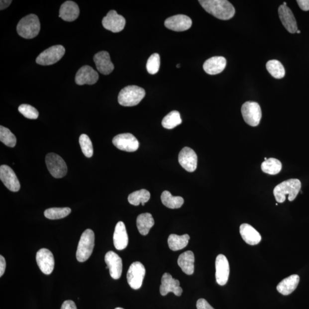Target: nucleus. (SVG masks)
<instances>
[{"label": "nucleus", "instance_id": "f257e3e1", "mask_svg": "<svg viewBox=\"0 0 309 309\" xmlns=\"http://www.w3.org/2000/svg\"><path fill=\"white\" fill-rule=\"evenodd\" d=\"M199 2L207 12L220 20H230L234 16V7L226 0H200Z\"/></svg>", "mask_w": 309, "mask_h": 309}, {"label": "nucleus", "instance_id": "f03ea898", "mask_svg": "<svg viewBox=\"0 0 309 309\" xmlns=\"http://www.w3.org/2000/svg\"><path fill=\"white\" fill-rule=\"evenodd\" d=\"M301 188V183L299 179H291L284 181L274 188L273 193L278 203H283L286 200V196L289 195V201H293L299 193Z\"/></svg>", "mask_w": 309, "mask_h": 309}, {"label": "nucleus", "instance_id": "7ed1b4c3", "mask_svg": "<svg viewBox=\"0 0 309 309\" xmlns=\"http://www.w3.org/2000/svg\"><path fill=\"white\" fill-rule=\"evenodd\" d=\"M40 31V22L36 14H30L21 19L17 26L19 35L25 39H32Z\"/></svg>", "mask_w": 309, "mask_h": 309}, {"label": "nucleus", "instance_id": "20e7f679", "mask_svg": "<svg viewBox=\"0 0 309 309\" xmlns=\"http://www.w3.org/2000/svg\"><path fill=\"white\" fill-rule=\"evenodd\" d=\"M146 92L142 88L136 86H129L122 89L118 96V102L121 105L133 106L142 101Z\"/></svg>", "mask_w": 309, "mask_h": 309}, {"label": "nucleus", "instance_id": "39448f33", "mask_svg": "<svg viewBox=\"0 0 309 309\" xmlns=\"http://www.w3.org/2000/svg\"><path fill=\"white\" fill-rule=\"evenodd\" d=\"M95 246V234L91 229L83 232L76 251V258L80 262H86L91 257Z\"/></svg>", "mask_w": 309, "mask_h": 309}, {"label": "nucleus", "instance_id": "423d86ee", "mask_svg": "<svg viewBox=\"0 0 309 309\" xmlns=\"http://www.w3.org/2000/svg\"><path fill=\"white\" fill-rule=\"evenodd\" d=\"M65 52L66 49L63 45L52 46L41 53L37 57L36 62L41 66H51L62 59Z\"/></svg>", "mask_w": 309, "mask_h": 309}, {"label": "nucleus", "instance_id": "0eeeda50", "mask_svg": "<svg viewBox=\"0 0 309 309\" xmlns=\"http://www.w3.org/2000/svg\"><path fill=\"white\" fill-rule=\"evenodd\" d=\"M241 112L244 120L252 127L258 125L262 118V110L258 103L247 102L242 105Z\"/></svg>", "mask_w": 309, "mask_h": 309}, {"label": "nucleus", "instance_id": "6e6552de", "mask_svg": "<svg viewBox=\"0 0 309 309\" xmlns=\"http://www.w3.org/2000/svg\"><path fill=\"white\" fill-rule=\"evenodd\" d=\"M46 165L53 177L62 178L67 173V166L64 159L59 155L49 153L46 156Z\"/></svg>", "mask_w": 309, "mask_h": 309}, {"label": "nucleus", "instance_id": "1a4fd4ad", "mask_svg": "<svg viewBox=\"0 0 309 309\" xmlns=\"http://www.w3.org/2000/svg\"><path fill=\"white\" fill-rule=\"evenodd\" d=\"M146 275V269L140 262L132 263L127 274V282L130 287L135 290L141 288Z\"/></svg>", "mask_w": 309, "mask_h": 309}, {"label": "nucleus", "instance_id": "9d476101", "mask_svg": "<svg viewBox=\"0 0 309 309\" xmlns=\"http://www.w3.org/2000/svg\"><path fill=\"white\" fill-rule=\"evenodd\" d=\"M112 143L119 150L126 152H134L139 147V143L131 133H125L113 137Z\"/></svg>", "mask_w": 309, "mask_h": 309}, {"label": "nucleus", "instance_id": "9b49d317", "mask_svg": "<svg viewBox=\"0 0 309 309\" xmlns=\"http://www.w3.org/2000/svg\"><path fill=\"white\" fill-rule=\"evenodd\" d=\"M125 23V19L113 10H110L102 20L103 27L113 33L122 31Z\"/></svg>", "mask_w": 309, "mask_h": 309}, {"label": "nucleus", "instance_id": "f8f14e48", "mask_svg": "<svg viewBox=\"0 0 309 309\" xmlns=\"http://www.w3.org/2000/svg\"><path fill=\"white\" fill-rule=\"evenodd\" d=\"M38 266L44 274H51L55 267V259L52 252L47 249H41L36 254Z\"/></svg>", "mask_w": 309, "mask_h": 309}, {"label": "nucleus", "instance_id": "ddd939ff", "mask_svg": "<svg viewBox=\"0 0 309 309\" xmlns=\"http://www.w3.org/2000/svg\"><path fill=\"white\" fill-rule=\"evenodd\" d=\"M0 179L6 188L13 192H17L20 189V183L16 174L7 165L0 167Z\"/></svg>", "mask_w": 309, "mask_h": 309}, {"label": "nucleus", "instance_id": "4468645a", "mask_svg": "<svg viewBox=\"0 0 309 309\" xmlns=\"http://www.w3.org/2000/svg\"><path fill=\"white\" fill-rule=\"evenodd\" d=\"M165 25L174 31L183 32L192 27V20L186 15L178 14L166 19Z\"/></svg>", "mask_w": 309, "mask_h": 309}, {"label": "nucleus", "instance_id": "2eb2a0df", "mask_svg": "<svg viewBox=\"0 0 309 309\" xmlns=\"http://www.w3.org/2000/svg\"><path fill=\"white\" fill-rule=\"evenodd\" d=\"M178 160L181 166L190 173L196 170L198 157L195 151L188 147L183 148L179 154Z\"/></svg>", "mask_w": 309, "mask_h": 309}, {"label": "nucleus", "instance_id": "dca6fc26", "mask_svg": "<svg viewBox=\"0 0 309 309\" xmlns=\"http://www.w3.org/2000/svg\"><path fill=\"white\" fill-rule=\"evenodd\" d=\"M215 269L217 283L220 286L226 285L230 274V266L227 258L224 255H217L215 261Z\"/></svg>", "mask_w": 309, "mask_h": 309}, {"label": "nucleus", "instance_id": "f3484780", "mask_svg": "<svg viewBox=\"0 0 309 309\" xmlns=\"http://www.w3.org/2000/svg\"><path fill=\"white\" fill-rule=\"evenodd\" d=\"M170 292L173 293L175 296H181L183 289L180 286V282L175 280L169 273H165L162 278V284L160 286V293L165 296Z\"/></svg>", "mask_w": 309, "mask_h": 309}, {"label": "nucleus", "instance_id": "a211bd4d", "mask_svg": "<svg viewBox=\"0 0 309 309\" xmlns=\"http://www.w3.org/2000/svg\"><path fill=\"white\" fill-rule=\"evenodd\" d=\"M105 262L108 267L110 277L114 280H119L123 269L121 258L114 252L110 251L105 255Z\"/></svg>", "mask_w": 309, "mask_h": 309}, {"label": "nucleus", "instance_id": "6ab92c4d", "mask_svg": "<svg viewBox=\"0 0 309 309\" xmlns=\"http://www.w3.org/2000/svg\"><path fill=\"white\" fill-rule=\"evenodd\" d=\"M98 72L89 66L80 68L75 76V82L78 85H93L99 80Z\"/></svg>", "mask_w": 309, "mask_h": 309}, {"label": "nucleus", "instance_id": "aec40b11", "mask_svg": "<svg viewBox=\"0 0 309 309\" xmlns=\"http://www.w3.org/2000/svg\"><path fill=\"white\" fill-rule=\"evenodd\" d=\"M278 14L286 30L291 33H297V21L291 9L287 5H281L278 8Z\"/></svg>", "mask_w": 309, "mask_h": 309}, {"label": "nucleus", "instance_id": "412c9836", "mask_svg": "<svg viewBox=\"0 0 309 309\" xmlns=\"http://www.w3.org/2000/svg\"><path fill=\"white\" fill-rule=\"evenodd\" d=\"M94 61L98 71L102 74L109 75L114 70L113 64L107 52L101 51L97 53L94 56Z\"/></svg>", "mask_w": 309, "mask_h": 309}, {"label": "nucleus", "instance_id": "4be33fe9", "mask_svg": "<svg viewBox=\"0 0 309 309\" xmlns=\"http://www.w3.org/2000/svg\"><path fill=\"white\" fill-rule=\"evenodd\" d=\"M226 59L222 56H215L206 61L204 70L206 73L215 75L221 73L226 68Z\"/></svg>", "mask_w": 309, "mask_h": 309}, {"label": "nucleus", "instance_id": "5701e85b", "mask_svg": "<svg viewBox=\"0 0 309 309\" xmlns=\"http://www.w3.org/2000/svg\"><path fill=\"white\" fill-rule=\"evenodd\" d=\"M80 9L77 3L72 1H67L63 3L59 10V17L64 21L72 22L77 19L79 16Z\"/></svg>", "mask_w": 309, "mask_h": 309}, {"label": "nucleus", "instance_id": "b1692460", "mask_svg": "<svg viewBox=\"0 0 309 309\" xmlns=\"http://www.w3.org/2000/svg\"><path fill=\"white\" fill-rule=\"evenodd\" d=\"M113 238L114 246L117 250H124L127 247L128 236L123 222H119L116 224Z\"/></svg>", "mask_w": 309, "mask_h": 309}, {"label": "nucleus", "instance_id": "393cba45", "mask_svg": "<svg viewBox=\"0 0 309 309\" xmlns=\"http://www.w3.org/2000/svg\"><path fill=\"white\" fill-rule=\"evenodd\" d=\"M239 231L242 239L250 245H258L261 241V235L251 225L243 223L240 225Z\"/></svg>", "mask_w": 309, "mask_h": 309}, {"label": "nucleus", "instance_id": "a878e982", "mask_svg": "<svg viewBox=\"0 0 309 309\" xmlns=\"http://www.w3.org/2000/svg\"><path fill=\"white\" fill-rule=\"evenodd\" d=\"M300 282V277L297 274L292 275L282 280L278 285L277 291L284 296L291 295L295 291Z\"/></svg>", "mask_w": 309, "mask_h": 309}, {"label": "nucleus", "instance_id": "bb28decb", "mask_svg": "<svg viewBox=\"0 0 309 309\" xmlns=\"http://www.w3.org/2000/svg\"><path fill=\"white\" fill-rule=\"evenodd\" d=\"M194 254L192 251H187L178 258V265L185 274L192 275L194 272Z\"/></svg>", "mask_w": 309, "mask_h": 309}, {"label": "nucleus", "instance_id": "cd10ccee", "mask_svg": "<svg viewBox=\"0 0 309 309\" xmlns=\"http://www.w3.org/2000/svg\"><path fill=\"white\" fill-rule=\"evenodd\" d=\"M155 221L150 213H144L140 214L137 217L136 225L137 229L143 235L148 234L150 229L154 226Z\"/></svg>", "mask_w": 309, "mask_h": 309}, {"label": "nucleus", "instance_id": "c85d7f7f", "mask_svg": "<svg viewBox=\"0 0 309 309\" xmlns=\"http://www.w3.org/2000/svg\"><path fill=\"white\" fill-rule=\"evenodd\" d=\"M190 236L188 234L178 235L171 234L168 238V244L170 249L173 251H178L184 249L188 246L190 240Z\"/></svg>", "mask_w": 309, "mask_h": 309}, {"label": "nucleus", "instance_id": "c756f323", "mask_svg": "<svg viewBox=\"0 0 309 309\" xmlns=\"http://www.w3.org/2000/svg\"><path fill=\"white\" fill-rule=\"evenodd\" d=\"M162 204L166 207L171 209H177L181 208L184 204V200L181 197H174L171 194L165 191L163 192L161 196Z\"/></svg>", "mask_w": 309, "mask_h": 309}, {"label": "nucleus", "instance_id": "7c9ffc66", "mask_svg": "<svg viewBox=\"0 0 309 309\" xmlns=\"http://www.w3.org/2000/svg\"><path fill=\"white\" fill-rule=\"evenodd\" d=\"M151 195L148 191L144 189L136 191L128 197L129 203L133 206H139L140 204L144 206L150 200Z\"/></svg>", "mask_w": 309, "mask_h": 309}, {"label": "nucleus", "instance_id": "2f4dec72", "mask_svg": "<svg viewBox=\"0 0 309 309\" xmlns=\"http://www.w3.org/2000/svg\"><path fill=\"white\" fill-rule=\"evenodd\" d=\"M267 70L273 78L281 79L284 78L285 70L283 65L277 60H270L266 64Z\"/></svg>", "mask_w": 309, "mask_h": 309}, {"label": "nucleus", "instance_id": "473e14b6", "mask_svg": "<svg viewBox=\"0 0 309 309\" xmlns=\"http://www.w3.org/2000/svg\"><path fill=\"white\" fill-rule=\"evenodd\" d=\"M261 169L266 174L276 175L282 170V163L279 160L269 158L262 163Z\"/></svg>", "mask_w": 309, "mask_h": 309}, {"label": "nucleus", "instance_id": "72a5a7b5", "mask_svg": "<svg viewBox=\"0 0 309 309\" xmlns=\"http://www.w3.org/2000/svg\"><path fill=\"white\" fill-rule=\"evenodd\" d=\"M182 123L180 113L177 110H173L167 114L162 122L163 127L166 129H173Z\"/></svg>", "mask_w": 309, "mask_h": 309}, {"label": "nucleus", "instance_id": "f704fd0d", "mask_svg": "<svg viewBox=\"0 0 309 309\" xmlns=\"http://www.w3.org/2000/svg\"><path fill=\"white\" fill-rule=\"evenodd\" d=\"M71 212L69 207L51 208L46 209L44 215L49 219H59L67 216Z\"/></svg>", "mask_w": 309, "mask_h": 309}, {"label": "nucleus", "instance_id": "c9c22d12", "mask_svg": "<svg viewBox=\"0 0 309 309\" xmlns=\"http://www.w3.org/2000/svg\"><path fill=\"white\" fill-rule=\"evenodd\" d=\"M0 140L9 147H14L17 143L16 137L13 133L2 125L0 126Z\"/></svg>", "mask_w": 309, "mask_h": 309}, {"label": "nucleus", "instance_id": "e433bc0d", "mask_svg": "<svg viewBox=\"0 0 309 309\" xmlns=\"http://www.w3.org/2000/svg\"><path fill=\"white\" fill-rule=\"evenodd\" d=\"M79 143L84 155L87 158H91L94 154V148L90 137L86 134L80 135Z\"/></svg>", "mask_w": 309, "mask_h": 309}, {"label": "nucleus", "instance_id": "4c0bfd02", "mask_svg": "<svg viewBox=\"0 0 309 309\" xmlns=\"http://www.w3.org/2000/svg\"><path fill=\"white\" fill-rule=\"evenodd\" d=\"M160 56L158 53L152 54L147 61L146 68L149 74L155 75L158 73L160 68Z\"/></svg>", "mask_w": 309, "mask_h": 309}, {"label": "nucleus", "instance_id": "58836bf2", "mask_svg": "<svg viewBox=\"0 0 309 309\" xmlns=\"http://www.w3.org/2000/svg\"><path fill=\"white\" fill-rule=\"evenodd\" d=\"M18 111L23 116L29 119H36L39 115L38 110L33 106L29 104H24L19 106Z\"/></svg>", "mask_w": 309, "mask_h": 309}, {"label": "nucleus", "instance_id": "ea45409f", "mask_svg": "<svg viewBox=\"0 0 309 309\" xmlns=\"http://www.w3.org/2000/svg\"><path fill=\"white\" fill-rule=\"evenodd\" d=\"M197 309H214L208 303L207 301L203 299H200L197 301Z\"/></svg>", "mask_w": 309, "mask_h": 309}, {"label": "nucleus", "instance_id": "a19ab883", "mask_svg": "<svg viewBox=\"0 0 309 309\" xmlns=\"http://www.w3.org/2000/svg\"><path fill=\"white\" fill-rule=\"evenodd\" d=\"M297 2L301 9L305 11L309 10V0H298Z\"/></svg>", "mask_w": 309, "mask_h": 309}, {"label": "nucleus", "instance_id": "79ce46f5", "mask_svg": "<svg viewBox=\"0 0 309 309\" xmlns=\"http://www.w3.org/2000/svg\"><path fill=\"white\" fill-rule=\"evenodd\" d=\"M61 309H78L74 301L68 300L64 301Z\"/></svg>", "mask_w": 309, "mask_h": 309}, {"label": "nucleus", "instance_id": "37998d69", "mask_svg": "<svg viewBox=\"0 0 309 309\" xmlns=\"http://www.w3.org/2000/svg\"><path fill=\"white\" fill-rule=\"evenodd\" d=\"M6 269V261L4 257L0 256V277H2L4 274Z\"/></svg>", "mask_w": 309, "mask_h": 309}, {"label": "nucleus", "instance_id": "c03bdc74", "mask_svg": "<svg viewBox=\"0 0 309 309\" xmlns=\"http://www.w3.org/2000/svg\"><path fill=\"white\" fill-rule=\"evenodd\" d=\"M11 3V1H6V0L4 1V0H1V1H0V7H0V9L3 10L7 8V7L10 5Z\"/></svg>", "mask_w": 309, "mask_h": 309}, {"label": "nucleus", "instance_id": "a18cd8bd", "mask_svg": "<svg viewBox=\"0 0 309 309\" xmlns=\"http://www.w3.org/2000/svg\"><path fill=\"white\" fill-rule=\"evenodd\" d=\"M297 33H301V31H300V30H297Z\"/></svg>", "mask_w": 309, "mask_h": 309}, {"label": "nucleus", "instance_id": "49530a36", "mask_svg": "<svg viewBox=\"0 0 309 309\" xmlns=\"http://www.w3.org/2000/svg\"><path fill=\"white\" fill-rule=\"evenodd\" d=\"M177 68H180V64L177 65Z\"/></svg>", "mask_w": 309, "mask_h": 309}, {"label": "nucleus", "instance_id": "de8ad7c7", "mask_svg": "<svg viewBox=\"0 0 309 309\" xmlns=\"http://www.w3.org/2000/svg\"><path fill=\"white\" fill-rule=\"evenodd\" d=\"M115 309H124L121 308H117Z\"/></svg>", "mask_w": 309, "mask_h": 309}, {"label": "nucleus", "instance_id": "09e8293b", "mask_svg": "<svg viewBox=\"0 0 309 309\" xmlns=\"http://www.w3.org/2000/svg\"><path fill=\"white\" fill-rule=\"evenodd\" d=\"M283 5H286V2H284V3H283Z\"/></svg>", "mask_w": 309, "mask_h": 309}]
</instances>
